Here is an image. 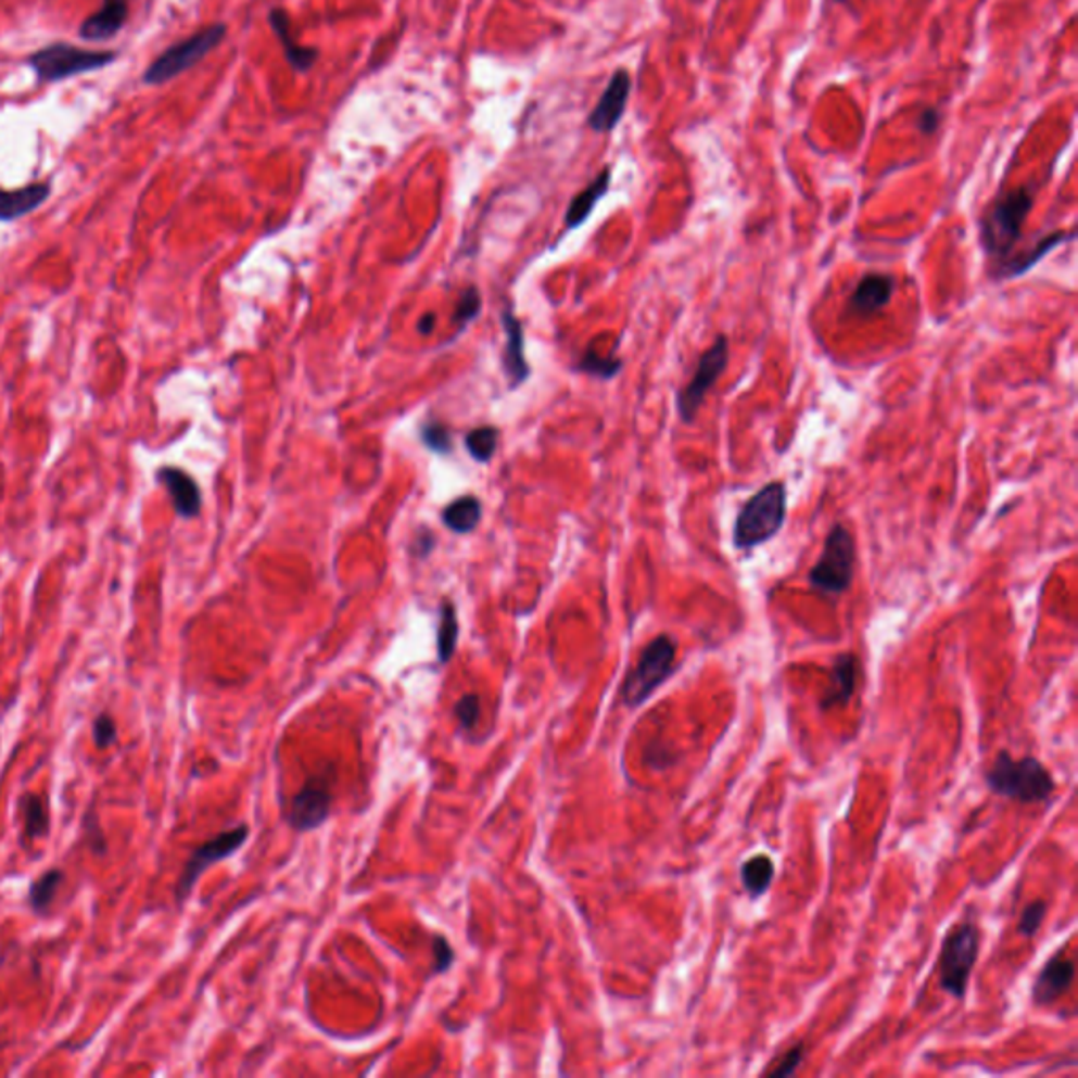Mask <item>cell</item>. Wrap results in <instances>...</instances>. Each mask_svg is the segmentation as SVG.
<instances>
[{"label":"cell","instance_id":"obj_13","mask_svg":"<svg viewBox=\"0 0 1078 1078\" xmlns=\"http://www.w3.org/2000/svg\"><path fill=\"white\" fill-rule=\"evenodd\" d=\"M893 291H896L893 277L876 275V272L864 275L862 279L858 280L855 289L849 295L847 313L855 314V316H872V314L880 313L883 308L889 306Z\"/></svg>","mask_w":1078,"mask_h":1078},{"label":"cell","instance_id":"obj_19","mask_svg":"<svg viewBox=\"0 0 1078 1078\" xmlns=\"http://www.w3.org/2000/svg\"><path fill=\"white\" fill-rule=\"evenodd\" d=\"M855 683H858V660L851 654L838 656L830 674V685L822 696L820 708L830 710L836 706H847L855 694Z\"/></svg>","mask_w":1078,"mask_h":1078},{"label":"cell","instance_id":"obj_26","mask_svg":"<svg viewBox=\"0 0 1078 1078\" xmlns=\"http://www.w3.org/2000/svg\"><path fill=\"white\" fill-rule=\"evenodd\" d=\"M775 866L766 855H754L741 866V883L752 898H761L773 883Z\"/></svg>","mask_w":1078,"mask_h":1078},{"label":"cell","instance_id":"obj_27","mask_svg":"<svg viewBox=\"0 0 1078 1078\" xmlns=\"http://www.w3.org/2000/svg\"><path fill=\"white\" fill-rule=\"evenodd\" d=\"M457 636H459V624H457V613L452 600H445L441 607V624L436 634V649H439V660L447 663L452 660L457 647Z\"/></svg>","mask_w":1078,"mask_h":1078},{"label":"cell","instance_id":"obj_11","mask_svg":"<svg viewBox=\"0 0 1078 1078\" xmlns=\"http://www.w3.org/2000/svg\"><path fill=\"white\" fill-rule=\"evenodd\" d=\"M331 782H333V771L329 769L306 779V784L293 797L291 807L287 811V822L291 824L293 830L308 833L318 828L329 817L333 802Z\"/></svg>","mask_w":1078,"mask_h":1078},{"label":"cell","instance_id":"obj_15","mask_svg":"<svg viewBox=\"0 0 1078 1078\" xmlns=\"http://www.w3.org/2000/svg\"><path fill=\"white\" fill-rule=\"evenodd\" d=\"M131 0H104L102 7L91 13L78 28V35L85 40H110L118 35L129 17Z\"/></svg>","mask_w":1078,"mask_h":1078},{"label":"cell","instance_id":"obj_6","mask_svg":"<svg viewBox=\"0 0 1078 1078\" xmlns=\"http://www.w3.org/2000/svg\"><path fill=\"white\" fill-rule=\"evenodd\" d=\"M226 35H228L226 24H211L207 28L175 42L148 66V71L143 74V83L165 85L167 80H174L179 74L194 68L201 60H205Z\"/></svg>","mask_w":1078,"mask_h":1078},{"label":"cell","instance_id":"obj_34","mask_svg":"<svg viewBox=\"0 0 1078 1078\" xmlns=\"http://www.w3.org/2000/svg\"><path fill=\"white\" fill-rule=\"evenodd\" d=\"M1044 912H1047V905L1044 902H1035V904L1028 905L1019 918V934L1026 936V938H1032L1039 929H1041V923H1043Z\"/></svg>","mask_w":1078,"mask_h":1078},{"label":"cell","instance_id":"obj_24","mask_svg":"<svg viewBox=\"0 0 1078 1078\" xmlns=\"http://www.w3.org/2000/svg\"><path fill=\"white\" fill-rule=\"evenodd\" d=\"M481 502L474 495H466L455 499L443 510V522L453 533H470L481 521Z\"/></svg>","mask_w":1078,"mask_h":1078},{"label":"cell","instance_id":"obj_20","mask_svg":"<svg viewBox=\"0 0 1078 1078\" xmlns=\"http://www.w3.org/2000/svg\"><path fill=\"white\" fill-rule=\"evenodd\" d=\"M51 194L49 183H30L20 190L0 188V221H13L38 210Z\"/></svg>","mask_w":1078,"mask_h":1078},{"label":"cell","instance_id":"obj_38","mask_svg":"<svg viewBox=\"0 0 1078 1078\" xmlns=\"http://www.w3.org/2000/svg\"><path fill=\"white\" fill-rule=\"evenodd\" d=\"M939 125H941V114H939L938 107L934 105H927L925 110H921V114L916 116V127L923 136H934L938 134Z\"/></svg>","mask_w":1078,"mask_h":1078},{"label":"cell","instance_id":"obj_39","mask_svg":"<svg viewBox=\"0 0 1078 1078\" xmlns=\"http://www.w3.org/2000/svg\"><path fill=\"white\" fill-rule=\"evenodd\" d=\"M432 544H434V535H432V533H428V531L423 529V531H419L418 537H416V542H414V553H416L418 557H426V555L432 550Z\"/></svg>","mask_w":1078,"mask_h":1078},{"label":"cell","instance_id":"obj_12","mask_svg":"<svg viewBox=\"0 0 1078 1078\" xmlns=\"http://www.w3.org/2000/svg\"><path fill=\"white\" fill-rule=\"evenodd\" d=\"M632 93V76L626 68L613 72L605 91L588 114V127L594 134H611L626 114Z\"/></svg>","mask_w":1078,"mask_h":1078},{"label":"cell","instance_id":"obj_23","mask_svg":"<svg viewBox=\"0 0 1078 1078\" xmlns=\"http://www.w3.org/2000/svg\"><path fill=\"white\" fill-rule=\"evenodd\" d=\"M17 809L24 820V833L33 840H40L49 835L51 822H49V811L45 807V800L35 792H24L17 799Z\"/></svg>","mask_w":1078,"mask_h":1078},{"label":"cell","instance_id":"obj_25","mask_svg":"<svg viewBox=\"0 0 1078 1078\" xmlns=\"http://www.w3.org/2000/svg\"><path fill=\"white\" fill-rule=\"evenodd\" d=\"M66 874L62 868L45 870L28 889V904L36 914H45L49 910L51 902L55 900V893L64 885Z\"/></svg>","mask_w":1078,"mask_h":1078},{"label":"cell","instance_id":"obj_16","mask_svg":"<svg viewBox=\"0 0 1078 1078\" xmlns=\"http://www.w3.org/2000/svg\"><path fill=\"white\" fill-rule=\"evenodd\" d=\"M1073 979H1075V963L1062 956H1053L1037 977L1032 997L1039 1005H1051L1053 1001H1057L1068 992Z\"/></svg>","mask_w":1078,"mask_h":1078},{"label":"cell","instance_id":"obj_8","mask_svg":"<svg viewBox=\"0 0 1078 1078\" xmlns=\"http://www.w3.org/2000/svg\"><path fill=\"white\" fill-rule=\"evenodd\" d=\"M979 952V931L974 925H959L948 934L939 954L941 988L956 999L965 997L969 975L974 972L975 959Z\"/></svg>","mask_w":1078,"mask_h":1078},{"label":"cell","instance_id":"obj_32","mask_svg":"<svg viewBox=\"0 0 1078 1078\" xmlns=\"http://www.w3.org/2000/svg\"><path fill=\"white\" fill-rule=\"evenodd\" d=\"M453 714L455 719L459 721L461 727L470 730L477 725L479 721V714H481V701H479V696L477 694H468V696L459 697L455 701V708H453Z\"/></svg>","mask_w":1078,"mask_h":1078},{"label":"cell","instance_id":"obj_36","mask_svg":"<svg viewBox=\"0 0 1078 1078\" xmlns=\"http://www.w3.org/2000/svg\"><path fill=\"white\" fill-rule=\"evenodd\" d=\"M432 954H434L432 975L445 974L452 969L455 952H453L452 943L447 939L436 936L434 943H432Z\"/></svg>","mask_w":1078,"mask_h":1078},{"label":"cell","instance_id":"obj_9","mask_svg":"<svg viewBox=\"0 0 1078 1078\" xmlns=\"http://www.w3.org/2000/svg\"><path fill=\"white\" fill-rule=\"evenodd\" d=\"M727 365H730V340L727 335H719L710 348L703 350L692 380L678 392L676 409L685 423H692L696 419L699 407L706 401V394L714 388V383L719 382Z\"/></svg>","mask_w":1078,"mask_h":1078},{"label":"cell","instance_id":"obj_17","mask_svg":"<svg viewBox=\"0 0 1078 1078\" xmlns=\"http://www.w3.org/2000/svg\"><path fill=\"white\" fill-rule=\"evenodd\" d=\"M270 26H272V33L279 38L280 47H282V53L289 62V66L295 72H308L316 64L318 60V51L313 49V47H304L297 42V38H293L291 35V20L287 15L284 9L280 7H275L270 11Z\"/></svg>","mask_w":1078,"mask_h":1078},{"label":"cell","instance_id":"obj_3","mask_svg":"<svg viewBox=\"0 0 1078 1078\" xmlns=\"http://www.w3.org/2000/svg\"><path fill=\"white\" fill-rule=\"evenodd\" d=\"M986 784L994 795L1019 802H1043L1055 788L1051 773L1041 761L1035 757L1013 759L1007 752H1001L990 766Z\"/></svg>","mask_w":1078,"mask_h":1078},{"label":"cell","instance_id":"obj_22","mask_svg":"<svg viewBox=\"0 0 1078 1078\" xmlns=\"http://www.w3.org/2000/svg\"><path fill=\"white\" fill-rule=\"evenodd\" d=\"M502 322L506 329V352H504V369L508 378L512 380V385L524 382L531 373L527 360H524V346H522V327L519 318L512 313L502 314Z\"/></svg>","mask_w":1078,"mask_h":1078},{"label":"cell","instance_id":"obj_5","mask_svg":"<svg viewBox=\"0 0 1078 1078\" xmlns=\"http://www.w3.org/2000/svg\"><path fill=\"white\" fill-rule=\"evenodd\" d=\"M674 658L676 643L668 634L656 636L643 649L636 665L630 670L622 685V699L627 708H638L658 692V687L670 678L674 670Z\"/></svg>","mask_w":1078,"mask_h":1078},{"label":"cell","instance_id":"obj_1","mask_svg":"<svg viewBox=\"0 0 1078 1078\" xmlns=\"http://www.w3.org/2000/svg\"><path fill=\"white\" fill-rule=\"evenodd\" d=\"M1035 207V188L1019 186L997 196L977 219V237L988 259V275L997 280L1001 268L1022 241L1024 224Z\"/></svg>","mask_w":1078,"mask_h":1078},{"label":"cell","instance_id":"obj_33","mask_svg":"<svg viewBox=\"0 0 1078 1078\" xmlns=\"http://www.w3.org/2000/svg\"><path fill=\"white\" fill-rule=\"evenodd\" d=\"M93 741L98 744V748H110L114 741H116V723L114 719L107 714V712H102L96 716L93 721Z\"/></svg>","mask_w":1078,"mask_h":1078},{"label":"cell","instance_id":"obj_4","mask_svg":"<svg viewBox=\"0 0 1078 1078\" xmlns=\"http://www.w3.org/2000/svg\"><path fill=\"white\" fill-rule=\"evenodd\" d=\"M855 540L851 531L836 522L830 527L822 555L809 571V586L826 596H838L849 591L855 578Z\"/></svg>","mask_w":1078,"mask_h":1078},{"label":"cell","instance_id":"obj_21","mask_svg":"<svg viewBox=\"0 0 1078 1078\" xmlns=\"http://www.w3.org/2000/svg\"><path fill=\"white\" fill-rule=\"evenodd\" d=\"M611 186V167H605L600 174L592 179L591 183L571 201L567 215H565V226L569 230L580 228L592 215L598 201L609 192Z\"/></svg>","mask_w":1078,"mask_h":1078},{"label":"cell","instance_id":"obj_35","mask_svg":"<svg viewBox=\"0 0 1078 1078\" xmlns=\"http://www.w3.org/2000/svg\"><path fill=\"white\" fill-rule=\"evenodd\" d=\"M83 828H85V833H87V835H85V840H87V845L91 847V851H93L96 855H102V853H105L104 833H102V826H100V822H98V813H96V811H89V813H87V817L83 820Z\"/></svg>","mask_w":1078,"mask_h":1078},{"label":"cell","instance_id":"obj_7","mask_svg":"<svg viewBox=\"0 0 1078 1078\" xmlns=\"http://www.w3.org/2000/svg\"><path fill=\"white\" fill-rule=\"evenodd\" d=\"M116 60L114 51H89L68 42H53L28 58L38 83H60L85 72L105 68Z\"/></svg>","mask_w":1078,"mask_h":1078},{"label":"cell","instance_id":"obj_2","mask_svg":"<svg viewBox=\"0 0 1078 1078\" xmlns=\"http://www.w3.org/2000/svg\"><path fill=\"white\" fill-rule=\"evenodd\" d=\"M788 515V493L782 481H771L759 489L737 512L733 524V546L752 550L773 540Z\"/></svg>","mask_w":1078,"mask_h":1078},{"label":"cell","instance_id":"obj_29","mask_svg":"<svg viewBox=\"0 0 1078 1078\" xmlns=\"http://www.w3.org/2000/svg\"><path fill=\"white\" fill-rule=\"evenodd\" d=\"M580 369L588 376H594V378L611 380L622 371V360L616 356H603L596 350L588 348V352L580 360Z\"/></svg>","mask_w":1078,"mask_h":1078},{"label":"cell","instance_id":"obj_10","mask_svg":"<svg viewBox=\"0 0 1078 1078\" xmlns=\"http://www.w3.org/2000/svg\"><path fill=\"white\" fill-rule=\"evenodd\" d=\"M249 835H251L249 826L246 824H239L237 828L224 830V833L213 836L210 840H205L203 845H199L192 851V855L188 858L186 866L181 870V876L177 880V887H175L177 902L181 904L183 900H188L190 891L194 889V885L199 883V878L203 876V872L210 870L213 864L221 862V860L232 858L243 847L244 842H246Z\"/></svg>","mask_w":1078,"mask_h":1078},{"label":"cell","instance_id":"obj_37","mask_svg":"<svg viewBox=\"0 0 1078 1078\" xmlns=\"http://www.w3.org/2000/svg\"><path fill=\"white\" fill-rule=\"evenodd\" d=\"M802 1055H804V1044H797L792 1047L779 1062L777 1066L769 1073L771 1077L784 1078L792 1077L797 1070H799L800 1062H802Z\"/></svg>","mask_w":1078,"mask_h":1078},{"label":"cell","instance_id":"obj_14","mask_svg":"<svg viewBox=\"0 0 1078 1078\" xmlns=\"http://www.w3.org/2000/svg\"><path fill=\"white\" fill-rule=\"evenodd\" d=\"M156 477H158V483L169 491L177 517L194 519L201 512V506H203L201 489L194 483V479L190 474H186L183 470L174 468V466H165L156 472Z\"/></svg>","mask_w":1078,"mask_h":1078},{"label":"cell","instance_id":"obj_41","mask_svg":"<svg viewBox=\"0 0 1078 1078\" xmlns=\"http://www.w3.org/2000/svg\"><path fill=\"white\" fill-rule=\"evenodd\" d=\"M836 2H847V0H836Z\"/></svg>","mask_w":1078,"mask_h":1078},{"label":"cell","instance_id":"obj_30","mask_svg":"<svg viewBox=\"0 0 1078 1078\" xmlns=\"http://www.w3.org/2000/svg\"><path fill=\"white\" fill-rule=\"evenodd\" d=\"M421 441L430 452H452V434L443 423H436V421L426 423L421 430Z\"/></svg>","mask_w":1078,"mask_h":1078},{"label":"cell","instance_id":"obj_28","mask_svg":"<svg viewBox=\"0 0 1078 1078\" xmlns=\"http://www.w3.org/2000/svg\"><path fill=\"white\" fill-rule=\"evenodd\" d=\"M497 436H499V432H497V428H493V426L474 428V430H470V432L466 434V449H468V453H470L477 461L485 464V461H489V459L493 457V453H495V447H497Z\"/></svg>","mask_w":1078,"mask_h":1078},{"label":"cell","instance_id":"obj_40","mask_svg":"<svg viewBox=\"0 0 1078 1078\" xmlns=\"http://www.w3.org/2000/svg\"><path fill=\"white\" fill-rule=\"evenodd\" d=\"M434 322H436V316H434V314H430V313L423 314V316L419 318V322H418L419 333H421V335H428V333H432V329H434Z\"/></svg>","mask_w":1078,"mask_h":1078},{"label":"cell","instance_id":"obj_18","mask_svg":"<svg viewBox=\"0 0 1078 1078\" xmlns=\"http://www.w3.org/2000/svg\"><path fill=\"white\" fill-rule=\"evenodd\" d=\"M1075 241V232H1053V234H1047L1044 239H1041L1039 243L1032 244L1030 249L1022 251V253H1015L1007 264L1001 268L999 277L997 280H1007V279H1019L1024 277L1028 270H1032L1044 255H1049L1053 249H1057L1060 244L1073 243Z\"/></svg>","mask_w":1078,"mask_h":1078},{"label":"cell","instance_id":"obj_31","mask_svg":"<svg viewBox=\"0 0 1078 1078\" xmlns=\"http://www.w3.org/2000/svg\"><path fill=\"white\" fill-rule=\"evenodd\" d=\"M481 310V293L477 287H468L459 302H457V308H455V322L459 327H466L472 318H477V314Z\"/></svg>","mask_w":1078,"mask_h":1078}]
</instances>
